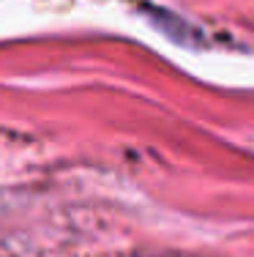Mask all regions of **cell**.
<instances>
[{
    "mask_svg": "<svg viewBox=\"0 0 254 257\" xmlns=\"http://www.w3.org/2000/svg\"><path fill=\"white\" fill-rule=\"evenodd\" d=\"M148 257H180V254H148Z\"/></svg>",
    "mask_w": 254,
    "mask_h": 257,
    "instance_id": "1",
    "label": "cell"
}]
</instances>
